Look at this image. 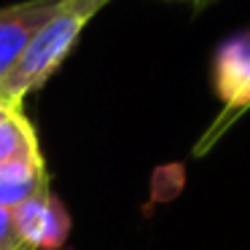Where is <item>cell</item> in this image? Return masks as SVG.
Here are the masks:
<instances>
[{
	"label": "cell",
	"instance_id": "obj_1",
	"mask_svg": "<svg viewBox=\"0 0 250 250\" xmlns=\"http://www.w3.org/2000/svg\"><path fill=\"white\" fill-rule=\"evenodd\" d=\"M110 0H62L60 8L46 19V24L30 38L14 67L0 78V103L19 108L27 94L38 92L65 62L83 27L105 8Z\"/></svg>",
	"mask_w": 250,
	"mask_h": 250
},
{
	"label": "cell",
	"instance_id": "obj_2",
	"mask_svg": "<svg viewBox=\"0 0 250 250\" xmlns=\"http://www.w3.org/2000/svg\"><path fill=\"white\" fill-rule=\"evenodd\" d=\"M14 226L27 250H60L70 237V215L54 191H43L11 210Z\"/></svg>",
	"mask_w": 250,
	"mask_h": 250
},
{
	"label": "cell",
	"instance_id": "obj_3",
	"mask_svg": "<svg viewBox=\"0 0 250 250\" xmlns=\"http://www.w3.org/2000/svg\"><path fill=\"white\" fill-rule=\"evenodd\" d=\"M212 86L229 110L250 105V30L229 35L212 57Z\"/></svg>",
	"mask_w": 250,
	"mask_h": 250
},
{
	"label": "cell",
	"instance_id": "obj_4",
	"mask_svg": "<svg viewBox=\"0 0 250 250\" xmlns=\"http://www.w3.org/2000/svg\"><path fill=\"white\" fill-rule=\"evenodd\" d=\"M62 0H24L0 8V78L6 76Z\"/></svg>",
	"mask_w": 250,
	"mask_h": 250
},
{
	"label": "cell",
	"instance_id": "obj_5",
	"mask_svg": "<svg viewBox=\"0 0 250 250\" xmlns=\"http://www.w3.org/2000/svg\"><path fill=\"white\" fill-rule=\"evenodd\" d=\"M49 172L43 156L19 159L11 164H0V207L14 210L24 199L49 191Z\"/></svg>",
	"mask_w": 250,
	"mask_h": 250
},
{
	"label": "cell",
	"instance_id": "obj_6",
	"mask_svg": "<svg viewBox=\"0 0 250 250\" xmlns=\"http://www.w3.org/2000/svg\"><path fill=\"white\" fill-rule=\"evenodd\" d=\"M30 156H41L35 129L22 110H11L6 119H0V164Z\"/></svg>",
	"mask_w": 250,
	"mask_h": 250
},
{
	"label": "cell",
	"instance_id": "obj_7",
	"mask_svg": "<svg viewBox=\"0 0 250 250\" xmlns=\"http://www.w3.org/2000/svg\"><path fill=\"white\" fill-rule=\"evenodd\" d=\"M0 250H27L19 239V231L14 226V215L8 207H0Z\"/></svg>",
	"mask_w": 250,
	"mask_h": 250
},
{
	"label": "cell",
	"instance_id": "obj_8",
	"mask_svg": "<svg viewBox=\"0 0 250 250\" xmlns=\"http://www.w3.org/2000/svg\"><path fill=\"white\" fill-rule=\"evenodd\" d=\"M210 3H215V0H194L191 6H194L196 11H202V8H205V6H210Z\"/></svg>",
	"mask_w": 250,
	"mask_h": 250
},
{
	"label": "cell",
	"instance_id": "obj_9",
	"mask_svg": "<svg viewBox=\"0 0 250 250\" xmlns=\"http://www.w3.org/2000/svg\"><path fill=\"white\" fill-rule=\"evenodd\" d=\"M11 110H19V108H8V105H3V103H0V119H6V116L11 113Z\"/></svg>",
	"mask_w": 250,
	"mask_h": 250
},
{
	"label": "cell",
	"instance_id": "obj_10",
	"mask_svg": "<svg viewBox=\"0 0 250 250\" xmlns=\"http://www.w3.org/2000/svg\"><path fill=\"white\" fill-rule=\"evenodd\" d=\"M188 3H194V0H188Z\"/></svg>",
	"mask_w": 250,
	"mask_h": 250
}]
</instances>
